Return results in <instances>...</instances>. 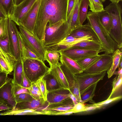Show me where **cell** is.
I'll use <instances>...</instances> for the list:
<instances>
[{
  "instance_id": "1",
  "label": "cell",
  "mask_w": 122,
  "mask_h": 122,
  "mask_svg": "<svg viewBox=\"0 0 122 122\" xmlns=\"http://www.w3.org/2000/svg\"><path fill=\"white\" fill-rule=\"evenodd\" d=\"M69 0H41L36 20L34 35L43 44L47 25L67 21Z\"/></svg>"
},
{
  "instance_id": "2",
  "label": "cell",
  "mask_w": 122,
  "mask_h": 122,
  "mask_svg": "<svg viewBox=\"0 0 122 122\" xmlns=\"http://www.w3.org/2000/svg\"><path fill=\"white\" fill-rule=\"evenodd\" d=\"M71 31L67 21L61 20L50 25L47 24L43 43L46 49L58 51V44Z\"/></svg>"
},
{
  "instance_id": "3",
  "label": "cell",
  "mask_w": 122,
  "mask_h": 122,
  "mask_svg": "<svg viewBox=\"0 0 122 122\" xmlns=\"http://www.w3.org/2000/svg\"><path fill=\"white\" fill-rule=\"evenodd\" d=\"M86 18L88 23L94 31L102 45L101 52L110 54L118 49L117 43L101 23L97 13L89 11Z\"/></svg>"
},
{
  "instance_id": "4",
  "label": "cell",
  "mask_w": 122,
  "mask_h": 122,
  "mask_svg": "<svg viewBox=\"0 0 122 122\" xmlns=\"http://www.w3.org/2000/svg\"><path fill=\"white\" fill-rule=\"evenodd\" d=\"M104 10L109 14L112 20V26L109 34L119 46L122 45V10L118 3H111Z\"/></svg>"
},
{
  "instance_id": "5",
  "label": "cell",
  "mask_w": 122,
  "mask_h": 122,
  "mask_svg": "<svg viewBox=\"0 0 122 122\" xmlns=\"http://www.w3.org/2000/svg\"><path fill=\"white\" fill-rule=\"evenodd\" d=\"M23 62L24 71L32 82L37 81L50 70V68L40 59H26Z\"/></svg>"
},
{
  "instance_id": "6",
  "label": "cell",
  "mask_w": 122,
  "mask_h": 122,
  "mask_svg": "<svg viewBox=\"0 0 122 122\" xmlns=\"http://www.w3.org/2000/svg\"><path fill=\"white\" fill-rule=\"evenodd\" d=\"M19 33L25 47L34 53L41 60L45 61L46 49L43 44L32 34L21 25Z\"/></svg>"
},
{
  "instance_id": "7",
  "label": "cell",
  "mask_w": 122,
  "mask_h": 122,
  "mask_svg": "<svg viewBox=\"0 0 122 122\" xmlns=\"http://www.w3.org/2000/svg\"><path fill=\"white\" fill-rule=\"evenodd\" d=\"M8 34L13 56L15 61L21 60L20 49L19 31L15 23L10 17L6 18Z\"/></svg>"
},
{
  "instance_id": "8",
  "label": "cell",
  "mask_w": 122,
  "mask_h": 122,
  "mask_svg": "<svg viewBox=\"0 0 122 122\" xmlns=\"http://www.w3.org/2000/svg\"><path fill=\"white\" fill-rule=\"evenodd\" d=\"M106 71L96 73H89L83 72L74 75L78 84L80 94L92 85L102 80Z\"/></svg>"
},
{
  "instance_id": "9",
  "label": "cell",
  "mask_w": 122,
  "mask_h": 122,
  "mask_svg": "<svg viewBox=\"0 0 122 122\" xmlns=\"http://www.w3.org/2000/svg\"><path fill=\"white\" fill-rule=\"evenodd\" d=\"M41 0H38L37 1L22 18L19 22V25H21L33 35L36 20Z\"/></svg>"
},
{
  "instance_id": "10",
  "label": "cell",
  "mask_w": 122,
  "mask_h": 122,
  "mask_svg": "<svg viewBox=\"0 0 122 122\" xmlns=\"http://www.w3.org/2000/svg\"><path fill=\"white\" fill-rule=\"evenodd\" d=\"M74 106L70 98L58 102L48 103L43 109L42 114L55 115L58 113L71 110Z\"/></svg>"
},
{
  "instance_id": "11",
  "label": "cell",
  "mask_w": 122,
  "mask_h": 122,
  "mask_svg": "<svg viewBox=\"0 0 122 122\" xmlns=\"http://www.w3.org/2000/svg\"><path fill=\"white\" fill-rule=\"evenodd\" d=\"M112 62V55L104 53L101 58L92 66L84 70L83 72L89 73H96L107 71Z\"/></svg>"
},
{
  "instance_id": "12",
  "label": "cell",
  "mask_w": 122,
  "mask_h": 122,
  "mask_svg": "<svg viewBox=\"0 0 122 122\" xmlns=\"http://www.w3.org/2000/svg\"><path fill=\"white\" fill-rule=\"evenodd\" d=\"M38 0H24L15 5L12 14L10 17L16 24L19 25L21 19Z\"/></svg>"
},
{
  "instance_id": "13",
  "label": "cell",
  "mask_w": 122,
  "mask_h": 122,
  "mask_svg": "<svg viewBox=\"0 0 122 122\" xmlns=\"http://www.w3.org/2000/svg\"><path fill=\"white\" fill-rule=\"evenodd\" d=\"M12 78H9L0 88V99L9 107L13 109L16 103L13 94Z\"/></svg>"
},
{
  "instance_id": "14",
  "label": "cell",
  "mask_w": 122,
  "mask_h": 122,
  "mask_svg": "<svg viewBox=\"0 0 122 122\" xmlns=\"http://www.w3.org/2000/svg\"><path fill=\"white\" fill-rule=\"evenodd\" d=\"M58 51L61 53L74 60L97 55L99 53L94 51L72 47L61 48Z\"/></svg>"
},
{
  "instance_id": "15",
  "label": "cell",
  "mask_w": 122,
  "mask_h": 122,
  "mask_svg": "<svg viewBox=\"0 0 122 122\" xmlns=\"http://www.w3.org/2000/svg\"><path fill=\"white\" fill-rule=\"evenodd\" d=\"M48 102L44 100L43 98L38 99L33 98L30 101L16 103L12 110H18L24 109L34 110L42 112L43 109L48 105Z\"/></svg>"
},
{
  "instance_id": "16",
  "label": "cell",
  "mask_w": 122,
  "mask_h": 122,
  "mask_svg": "<svg viewBox=\"0 0 122 122\" xmlns=\"http://www.w3.org/2000/svg\"><path fill=\"white\" fill-rule=\"evenodd\" d=\"M86 36L91 37L94 40L100 42L97 35L88 23L81 25L74 29L69 36L78 38Z\"/></svg>"
},
{
  "instance_id": "17",
  "label": "cell",
  "mask_w": 122,
  "mask_h": 122,
  "mask_svg": "<svg viewBox=\"0 0 122 122\" xmlns=\"http://www.w3.org/2000/svg\"><path fill=\"white\" fill-rule=\"evenodd\" d=\"M69 90L61 88L48 92L47 101L48 104L59 102L70 98Z\"/></svg>"
},
{
  "instance_id": "18",
  "label": "cell",
  "mask_w": 122,
  "mask_h": 122,
  "mask_svg": "<svg viewBox=\"0 0 122 122\" xmlns=\"http://www.w3.org/2000/svg\"><path fill=\"white\" fill-rule=\"evenodd\" d=\"M60 53V63L66 67L73 74L75 75L83 71V70L75 61Z\"/></svg>"
},
{
  "instance_id": "19",
  "label": "cell",
  "mask_w": 122,
  "mask_h": 122,
  "mask_svg": "<svg viewBox=\"0 0 122 122\" xmlns=\"http://www.w3.org/2000/svg\"><path fill=\"white\" fill-rule=\"evenodd\" d=\"M50 68L49 72L53 76L61 87L69 90L68 83L61 69L60 63Z\"/></svg>"
},
{
  "instance_id": "20",
  "label": "cell",
  "mask_w": 122,
  "mask_h": 122,
  "mask_svg": "<svg viewBox=\"0 0 122 122\" xmlns=\"http://www.w3.org/2000/svg\"><path fill=\"white\" fill-rule=\"evenodd\" d=\"M71 47L93 50L98 51L99 53L101 52L102 49V46L100 42L93 40L80 42L70 47Z\"/></svg>"
},
{
  "instance_id": "21",
  "label": "cell",
  "mask_w": 122,
  "mask_h": 122,
  "mask_svg": "<svg viewBox=\"0 0 122 122\" xmlns=\"http://www.w3.org/2000/svg\"><path fill=\"white\" fill-rule=\"evenodd\" d=\"M91 40H93L91 37L88 36L78 38L68 36L61 41L58 44V49L61 46L63 47L60 49L69 48L79 42Z\"/></svg>"
},
{
  "instance_id": "22",
  "label": "cell",
  "mask_w": 122,
  "mask_h": 122,
  "mask_svg": "<svg viewBox=\"0 0 122 122\" xmlns=\"http://www.w3.org/2000/svg\"><path fill=\"white\" fill-rule=\"evenodd\" d=\"M81 0H75L74 5L72 11L71 18L69 23L70 28L71 31L81 25L80 21L79 16V6Z\"/></svg>"
},
{
  "instance_id": "23",
  "label": "cell",
  "mask_w": 122,
  "mask_h": 122,
  "mask_svg": "<svg viewBox=\"0 0 122 122\" xmlns=\"http://www.w3.org/2000/svg\"><path fill=\"white\" fill-rule=\"evenodd\" d=\"M122 51L119 49H117L112 55V62L111 65L107 71L108 78L114 75L116 70L118 68L121 60L122 59Z\"/></svg>"
},
{
  "instance_id": "24",
  "label": "cell",
  "mask_w": 122,
  "mask_h": 122,
  "mask_svg": "<svg viewBox=\"0 0 122 122\" xmlns=\"http://www.w3.org/2000/svg\"><path fill=\"white\" fill-rule=\"evenodd\" d=\"M61 53L58 51L46 49L45 54V61L49 63L50 68L58 65L60 62Z\"/></svg>"
},
{
  "instance_id": "25",
  "label": "cell",
  "mask_w": 122,
  "mask_h": 122,
  "mask_svg": "<svg viewBox=\"0 0 122 122\" xmlns=\"http://www.w3.org/2000/svg\"><path fill=\"white\" fill-rule=\"evenodd\" d=\"M113 79L112 84V89L108 97L110 98L122 96V74L117 75Z\"/></svg>"
},
{
  "instance_id": "26",
  "label": "cell",
  "mask_w": 122,
  "mask_h": 122,
  "mask_svg": "<svg viewBox=\"0 0 122 122\" xmlns=\"http://www.w3.org/2000/svg\"><path fill=\"white\" fill-rule=\"evenodd\" d=\"M102 54L89 56L80 59L75 61L83 71L89 67L101 57Z\"/></svg>"
},
{
  "instance_id": "27",
  "label": "cell",
  "mask_w": 122,
  "mask_h": 122,
  "mask_svg": "<svg viewBox=\"0 0 122 122\" xmlns=\"http://www.w3.org/2000/svg\"><path fill=\"white\" fill-rule=\"evenodd\" d=\"M13 71L12 81L20 85L23 72V62L21 60L15 62L13 65Z\"/></svg>"
},
{
  "instance_id": "28",
  "label": "cell",
  "mask_w": 122,
  "mask_h": 122,
  "mask_svg": "<svg viewBox=\"0 0 122 122\" xmlns=\"http://www.w3.org/2000/svg\"><path fill=\"white\" fill-rule=\"evenodd\" d=\"M97 83L90 86L80 94L81 102L84 104L88 102H91L92 103H94L92 99L95 95Z\"/></svg>"
},
{
  "instance_id": "29",
  "label": "cell",
  "mask_w": 122,
  "mask_h": 122,
  "mask_svg": "<svg viewBox=\"0 0 122 122\" xmlns=\"http://www.w3.org/2000/svg\"><path fill=\"white\" fill-rule=\"evenodd\" d=\"M43 78L46 81V88L48 92L62 88L49 71L43 77Z\"/></svg>"
},
{
  "instance_id": "30",
  "label": "cell",
  "mask_w": 122,
  "mask_h": 122,
  "mask_svg": "<svg viewBox=\"0 0 122 122\" xmlns=\"http://www.w3.org/2000/svg\"><path fill=\"white\" fill-rule=\"evenodd\" d=\"M97 13L101 23L109 33L112 26V20L109 14L104 9Z\"/></svg>"
},
{
  "instance_id": "31",
  "label": "cell",
  "mask_w": 122,
  "mask_h": 122,
  "mask_svg": "<svg viewBox=\"0 0 122 122\" xmlns=\"http://www.w3.org/2000/svg\"><path fill=\"white\" fill-rule=\"evenodd\" d=\"M89 4V0H81L79 6V20L81 25H83L86 18Z\"/></svg>"
},
{
  "instance_id": "32",
  "label": "cell",
  "mask_w": 122,
  "mask_h": 122,
  "mask_svg": "<svg viewBox=\"0 0 122 122\" xmlns=\"http://www.w3.org/2000/svg\"><path fill=\"white\" fill-rule=\"evenodd\" d=\"M15 6L14 0H0V6L7 17H10L12 14Z\"/></svg>"
},
{
  "instance_id": "33",
  "label": "cell",
  "mask_w": 122,
  "mask_h": 122,
  "mask_svg": "<svg viewBox=\"0 0 122 122\" xmlns=\"http://www.w3.org/2000/svg\"><path fill=\"white\" fill-rule=\"evenodd\" d=\"M7 115H29L42 114L40 112L32 109H24L18 110H7Z\"/></svg>"
},
{
  "instance_id": "34",
  "label": "cell",
  "mask_w": 122,
  "mask_h": 122,
  "mask_svg": "<svg viewBox=\"0 0 122 122\" xmlns=\"http://www.w3.org/2000/svg\"><path fill=\"white\" fill-rule=\"evenodd\" d=\"M28 89L30 95L34 98L38 99L43 98L38 85V80L32 82L31 86Z\"/></svg>"
},
{
  "instance_id": "35",
  "label": "cell",
  "mask_w": 122,
  "mask_h": 122,
  "mask_svg": "<svg viewBox=\"0 0 122 122\" xmlns=\"http://www.w3.org/2000/svg\"><path fill=\"white\" fill-rule=\"evenodd\" d=\"M60 66L69 84V88L72 87L77 81L74 75L64 66L60 63Z\"/></svg>"
},
{
  "instance_id": "36",
  "label": "cell",
  "mask_w": 122,
  "mask_h": 122,
  "mask_svg": "<svg viewBox=\"0 0 122 122\" xmlns=\"http://www.w3.org/2000/svg\"><path fill=\"white\" fill-rule=\"evenodd\" d=\"M0 46L4 51L11 58L15 61L13 55L8 34L5 38L0 40Z\"/></svg>"
},
{
  "instance_id": "37",
  "label": "cell",
  "mask_w": 122,
  "mask_h": 122,
  "mask_svg": "<svg viewBox=\"0 0 122 122\" xmlns=\"http://www.w3.org/2000/svg\"><path fill=\"white\" fill-rule=\"evenodd\" d=\"M90 10L92 12L97 13L104 10L103 6L101 0H89Z\"/></svg>"
},
{
  "instance_id": "38",
  "label": "cell",
  "mask_w": 122,
  "mask_h": 122,
  "mask_svg": "<svg viewBox=\"0 0 122 122\" xmlns=\"http://www.w3.org/2000/svg\"><path fill=\"white\" fill-rule=\"evenodd\" d=\"M12 82L13 85V92L14 97L16 95L23 93H27L30 94L28 88L22 86L20 85L13 81L12 79Z\"/></svg>"
},
{
  "instance_id": "39",
  "label": "cell",
  "mask_w": 122,
  "mask_h": 122,
  "mask_svg": "<svg viewBox=\"0 0 122 122\" xmlns=\"http://www.w3.org/2000/svg\"><path fill=\"white\" fill-rule=\"evenodd\" d=\"M6 18L0 19V40L5 38L8 34Z\"/></svg>"
},
{
  "instance_id": "40",
  "label": "cell",
  "mask_w": 122,
  "mask_h": 122,
  "mask_svg": "<svg viewBox=\"0 0 122 122\" xmlns=\"http://www.w3.org/2000/svg\"><path fill=\"white\" fill-rule=\"evenodd\" d=\"M26 59L41 60L34 53L26 48L24 46L21 54V59L23 61Z\"/></svg>"
},
{
  "instance_id": "41",
  "label": "cell",
  "mask_w": 122,
  "mask_h": 122,
  "mask_svg": "<svg viewBox=\"0 0 122 122\" xmlns=\"http://www.w3.org/2000/svg\"><path fill=\"white\" fill-rule=\"evenodd\" d=\"M38 85L41 91L42 97L44 100L47 101V96L48 92L47 91L46 86V81L42 77L38 80Z\"/></svg>"
},
{
  "instance_id": "42",
  "label": "cell",
  "mask_w": 122,
  "mask_h": 122,
  "mask_svg": "<svg viewBox=\"0 0 122 122\" xmlns=\"http://www.w3.org/2000/svg\"><path fill=\"white\" fill-rule=\"evenodd\" d=\"M33 98L30 94L27 93L20 94L15 97V100L16 103L30 101Z\"/></svg>"
},
{
  "instance_id": "43",
  "label": "cell",
  "mask_w": 122,
  "mask_h": 122,
  "mask_svg": "<svg viewBox=\"0 0 122 122\" xmlns=\"http://www.w3.org/2000/svg\"><path fill=\"white\" fill-rule=\"evenodd\" d=\"M122 96H119L115 97L108 98L103 101L97 103H94L91 104L86 105L88 106H99L101 107L102 106L108 104L113 102L120 99L122 98Z\"/></svg>"
},
{
  "instance_id": "44",
  "label": "cell",
  "mask_w": 122,
  "mask_h": 122,
  "mask_svg": "<svg viewBox=\"0 0 122 122\" xmlns=\"http://www.w3.org/2000/svg\"><path fill=\"white\" fill-rule=\"evenodd\" d=\"M0 57L8 63L13 69L15 61L11 58L2 49L0 46Z\"/></svg>"
},
{
  "instance_id": "45",
  "label": "cell",
  "mask_w": 122,
  "mask_h": 122,
  "mask_svg": "<svg viewBox=\"0 0 122 122\" xmlns=\"http://www.w3.org/2000/svg\"><path fill=\"white\" fill-rule=\"evenodd\" d=\"M69 91L76 97L78 102H81L79 87L77 81L72 87L69 88Z\"/></svg>"
},
{
  "instance_id": "46",
  "label": "cell",
  "mask_w": 122,
  "mask_h": 122,
  "mask_svg": "<svg viewBox=\"0 0 122 122\" xmlns=\"http://www.w3.org/2000/svg\"><path fill=\"white\" fill-rule=\"evenodd\" d=\"M0 65L2 68V71L5 72L8 74L13 71V69L10 65L0 57Z\"/></svg>"
},
{
  "instance_id": "47",
  "label": "cell",
  "mask_w": 122,
  "mask_h": 122,
  "mask_svg": "<svg viewBox=\"0 0 122 122\" xmlns=\"http://www.w3.org/2000/svg\"><path fill=\"white\" fill-rule=\"evenodd\" d=\"M32 82L27 76L24 71L20 85L24 87L28 88L31 86Z\"/></svg>"
},
{
  "instance_id": "48",
  "label": "cell",
  "mask_w": 122,
  "mask_h": 122,
  "mask_svg": "<svg viewBox=\"0 0 122 122\" xmlns=\"http://www.w3.org/2000/svg\"><path fill=\"white\" fill-rule=\"evenodd\" d=\"M85 106L84 104L79 102L75 105L73 108L71 110L75 113L85 111Z\"/></svg>"
},
{
  "instance_id": "49",
  "label": "cell",
  "mask_w": 122,
  "mask_h": 122,
  "mask_svg": "<svg viewBox=\"0 0 122 122\" xmlns=\"http://www.w3.org/2000/svg\"><path fill=\"white\" fill-rule=\"evenodd\" d=\"M8 74L5 72H0V87L2 86L9 78L8 77Z\"/></svg>"
},
{
  "instance_id": "50",
  "label": "cell",
  "mask_w": 122,
  "mask_h": 122,
  "mask_svg": "<svg viewBox=\"0 0 122 122\" xmlns=\"http://www.w3.org/2000/svg\"><path fill=\"white\" fill-rule=\"evenodd\" d=\"M75 1V0H69L67 15V20L73 9Z\"/></svg>"
},
{
  "instance_id": "51",
  "label": "cell",
  "mask_w": 122,
  "mask_h": 122,
  "mask_svg": "<svg viewBox=\"0 0 122 122\" xmlns=\"http://www.w3.org/2000/svg\"><path fill=\"white\" fill-rule=\"evenodd\" d=\"M85 111H88L95 110L97 108L101 107L99 106H88L85 105Z\"/></svg>"
},
{
  "instance_id": "52",
  "label": "cell",
  "mask_w": 122,
  "mask_h": 122,
  "mask_svg": "<svg viewBox=\"0 0 122 122\" xmlns=\"http://www.w3.org/2000/svg\"><path fill=\"white\" fill-rule=\"evenodd\" d=\"M12 109L9 107L4 103L0 104V111L8 110H12Z\"/></svg>"
},
{
  "instance_id": "53",
  "label": "cell",
  "mask_w": 122,
  "mask_h": 122,
  "mask_svg": "<svg viewBox=\"0 0 122 122\" xmlns=\"http://www.w3.org/2000/svg\"><path fill=\"white\" fill-rule=\"evenodd\" d=\"M69 97L72 100L74 105L79 102L76 97L70 92L69 94Z\"/></svg>"
},
{
  "instance_id": "54",
  "label": "cell",
  "mask_w": 122,
  "mask_h": 122,
  "mask_svg": "<svg viewBox=\"0 0 122 122\" xmlns=\"http://www.w3.org/2000/svg\"><path fill=\"white\" fill-rule=\"evenodd\" d=\"M8 17L3 9L0 6V19H5Z\"/></svg>"
},
{
  "instance_id": "55",
  "label": "cell",
  "mask_w": 122,
  "mask_h": 122,
  "mask_svg": "<svg viewBox=\"0 0 122 122\" xmlns=\"http://www.w3.org/2000/svg\"><path fill=\"white\" fill-rule=\"evenodd\" d=\"M117 71H116L114 73V75H118L119 74H122V68H118Z\"/></svg>"
},
{
  "instance_id": "56",
  "label": "cell",
  "mask_w": 122,
  "mask_h": 122,
  "mask_svg": "<svg viewBox=\"0 0 122 122\" xmlns=\"http://www.w3.org/2000/svg\"><path fill=\"white\" fill-rule=\"evenodd\" d=\"M24 0H14L15 5L19 4Z\"/></svg>"
},
{
  "instance_id": "57",
  "label": "cell",
  "mask_w": 122,
  "mask_h": 122,
  "mask_svg": "<svg viewBox=\"0 0 122 122\" xmlns=\"http://www.w3.org/2000/svg\"><path fill=\"white\" fill-rule=\"evenodd\" d=\"M112 3H118L120 1H122V0H109Z\"/></svg>"
},
{
  "instance_id": "58",
  "label": "cell",
  "mask_w": 122,
  "mask_h": 122,
  "mask_svg": "<svg viewBox=\"0 0 122 122\" xmlns=\"http://www.w3.org/2000/svg\"><path fill=\"white\" fill-rule=\"evenodd\" d=\"M118 68H122V59L120 61L118 66Z\"/></svg>"
},
{
  "instance_id": "59",
  "label": "cell",
  "mask_w": 122,
  "mask_h": 122,
  "mask_svg": "<svg viewBox=\"0 0 122 122\" xmlns=\"http://www.w3.org/2000/svg\"><path fill=\"white\" fill-rule=\"evenodd\" d=\"M7 114V112L6 111L4 112L0 113V115H6Z\"/></svg>"
},
{
  "instance_id": "60",
  "label": "cell",
  "mask_w": 122,
  "mask_h": 122,
  "mask_svg": "<svg viewBox=\"0 0 122 122\" xmlns=\"http://www.w3.org/2000/svg\"><path fill=\"white\" fill-rule=\"evenodd\" d=\"M3 103H4L3 101L2 100L0 99V104Z\"/></svg>"
},
{
  "instance_id": "61",
  "label": "cell",
  "mask_w": 122,
  "mask_h": 122,
  "mask_svg": "<svg viewBox=\"0 0 122 122\" xmlns=\"http://www.w3.org/2000/svg\"><path fill=\"white\" fill-rule=\"evenodd\" d=\"M0 70L2 71V68L0 65Z\"/></svg>"
},
{
  "instance_id": "62",
  "label": "cell",
  "mask_w": 122,
  "mask_h": 122,
  "mask_svg": "<svg viewBox=\"0 0 122 122\" xmlns=\"http://www.w3.org/2000/svg\"><path fill=\"white\" fill-rule=\"evenodd\" d=\"M102 2H105L106 0H101Z\"/></svg>"
},
{
  "instance_id": "63",
  "label": "cell",
  "mask_w": 122,
  "mask_h": 122,
  "mask_svg": "<svg viewBox=\"0 0 122 122\" xmlns=\"http://www.w3.org/2000/svg\"><path fill=\"white\" fill-rule=\"evenodd\" d=\"M1 71H2L1 70H0V72H1Z\"/></svg>"
},
{
  "instance_id": "64",
  "label": "cell",
  "mask_w": 122,
  "mask_h": 122,
  "mask_svg": "<svg viewBox=\"0 0 122 122\" xmlns=\"http://www.w3.org/2000/svg\"><path fill=\"white\" fill-rule=\"evenodd\" d=\"M1 87H0V88Z\"/></svg>"
}]
</instances>
